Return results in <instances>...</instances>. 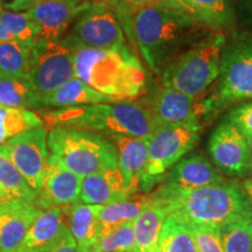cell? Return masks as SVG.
<instances>
[{"label": "cell", "instance_id": "cell-1", "mask_svg": "<svg viewBox=\"0 0 252 252\" xmlns=\"http://www.w3.org/2000/svg\"><path fill=\"white\" fill-rule=\"evenodd\" d=\"M145 63L160 75L179 54L202 39L207 30L187 13L160 4L138 9L123 24Z\"/></svg>", "mask_w": 252, "mask_h": 252}, {"label": "cell", "instance_id": "cell-2", "mask_svg": "<svg viewBox=\"0 0 252 252\" xmlns=\"http://www.w3.org/2000/svg\"><path fill=\"white\" fill-rule=\"evenodd\" d=\"M150 194L153 203L165 208L168 216L187 226L220 229L252 214V203L241 184L235 180L195 189H178L160 184Z\"/></svg>", "mask_w": 252, "mask_h": 252}, {"label": "cell", "instance_id": "cell-3", "mask_svg": "<svg viewBox=\"0 0 252 252\" xmlns=\"http://www.w3.org/2000/svg\"><path fill=\"white\" fill-rule=\"evenodd\" d=\"M75 77L115 100L138 98L147 89L143 63L127 45L71 50Z\"/></svg>", "mask_w": 252, "mask_h": 252}, {"label": "cell", "instance_id": "cell-4", "mask_svg": "<svg viewBox=\"0 0 252 252\" xmlns=\"http://www.w3.org/2000/svg\"><path fill=\"white\" fill-rule=\"evenodd\" d=\"M41 119L52 128H77L105 137L126 135L147 139L158 128L146 105L137 100L53 109L43 112Z\"/></svg>", "mask_w": 252, "mask_h": 252}, {"label": "cell", "instance_id": "cell-5", "mask_svg": "<svg viewBox=\"0 0 252 252\" xmlns=\"http://www.w3.org/2000/svg\"><path fill=\"white\" fill-rule=\"evenodd\" d=\"M217 78L215 91L197 105V111L207 119L252 100V34H242L225 42Z\"/></svg>", "mask_w": 252, "mask_h": 252}, {"label": "cell", "instance_id": "cell-6", "mask_svg": "<svg viewBox=\"0 0 252 252\" xmlns=\"http://www.w3.org/2000/svg\"><path fill=\"white\" fill-rule=\"evenodd\" d=\"M226 42L224 34L206 35L189 47L163 69L161 84L196 99L219 77Z\"/></svg>", "mask_w": 252, "mask_h": 252}, {"label": "cell", "instance_id": "cell-7", "mask_svg": "<svg viewBox=\"0 0 252 252\" xmlns=\"http://www.w3.org/2000/svg\"><path fill=\"white\" fill-rule=\"evenodd\" d=\"M50 154L80 178L118 167L115 145L108 137L69 127H54L48 132Z\"/></svg>", "mask_w": 252, "mask_h": 252}, {"label": "cell", "instance_id": "cell-8", "mask_svg": "<svg viewBox=\"0 0 252 252\" xmlns=\"http://www.w3.org/2000/svg\"><path fill=\"white\" fill-rule=\"evenodd\" d=\"M202 131L198 117L158 127L147 138V162L140 191H150L154 186L161 184L166 173L194 149Z\"/></svg>", "mask_w": 252, "mask_h": 252}, {"label": "cell", "instance_id": "cell-9", "mask_svg": "<svg viewBox=\"0 0 252 252\" xmlns=\"http://www.w3.org/2000/svg\"><path fill=\"white\" fill-rule=\"evenodd\" d=\"M68 49H110L126 45L125 34L113 8L105 0H94L61 41Z\"/></svg>", "mask_w": 252, "mask_h": 252}, {"label": "cell", "instance_id": "cell-10", "mask_svg": "<svg viewBox=\"0 0 252 252\" xmlns=\"http://www.w3.org/2000/svg\"><path fill=\"white\" fill-rule=\"evenodd\" d=\"M75 77L72 52L61 41L39 37L32 45L27 81L41 96Z\"/></svg>", "mask_w": 252, "mask_h": 252}, {"label": "cell", "instance_id": "cell-11", "mask_svg": "<svg viewBox=\"0 0 252 252\" xmlns=\"http://www.w3.org/2000/svg\"><path fill=\"white\" fill-rule=\"evenodd\" d=\"M48 131L43 127L24 132L2 144L12 162L33 190L41 187L48 160Z\"/></svg>", "mask_w": 252, "mask_h": 252}, {"label": "cell", "instance_id": "cell-12", "mask_svg": "<svg viewBox=\"0 0 252 252\" xmlns=\"http://www.w3.org/2000/svg\"><path fill=\"white\" fill-rule=\"evenodd\" d=\"M208 150L214 165L222 174L236 178L249 174L250 144L226 118L220 121L210 135Z\"/></svg>", "mask_w": 252, "mask_h": 252}, {"label": "cell", "instance_id": "cell-13", "mask_svg": "<svg viewBox=\"0 0 252 252\" xmlns=\"http://www.w3.org/2000/svg\"><path fill=\"white\" fill-rule=\"evenodd\" d=\"M82 178L69 171L53 154H49L41 187L36 191L35 206L40 209L67 208L80 202Z\"/></svg>", "mask_w": 252, "mask_h": 252}, {"label": "cell", "instance_id": "cell-14", "mask_svg": "<svg viewBox=\"0 0 252 252\" xmlns=\"http://www.w3.org/2000/svg\"><path fill=\"white\" fill-rule=\"evenodd\" d=\"M94 0H49L26 11L28 17L40 27L41 36L48 41L60 39L93 4Z\"/></svg>", "mask_w": 252, "mask_h": 252}, {"label": "cell", "instance_id": "cell-15", "mask_svg": "<svg viewBox=\"0 0 252 252\" xmlns=\"http://www.w3.org/2000/svg\"><path fill=\"white\" fill-rule=\"evenodd\" d=\"M69 234L64 208L42 209L15 252H48Z\"/></svg>", "mask_w": 252, "mask_h": 252}, {"label": "cell", "instance_id": "cell-16", "mask_svg": "<svg viewBox=\"0 0 252 252\" xmlns=\"http://www.w3.org/2000/svg\"><path fill=\"white\" fill-rule=\"evenodd\" d=\"M143 103L149 109L158 127L180 124L198 117L195 98L162 84L154 89Z\"/></svg>", "mask_w": 252, "mask_h": 252}, {"label": "cell", "instance_id": "cell-17", "mask_svg": "<svg viewBox=\"0 0 252 252\" xmlns=\"http://www.w3.org/2000/svg\"><path fill=\"white\" fill-rule=\"evenodd\" d=\"M41 210L34 203L18 198L0 204V249L2 252L18 250Z\"/></svg>", "mask_w": 252, "mask_h": 252}, {"label": "cell", "instance_id": "cell-18", "mask_svg": "<svg viewBox=\"0 0 252 252\" xmlns=\"http://www.w3.org/2000/svg\"><path fill=\"white\" fill-rule=\"evenodd\" d=\"M226 179L202 154L185 157L166 173L161 184L178 189H195L219 185Z\"/></svg>", "mask_w": 252, "mask_h": 252}, {"label": "cell", "instance_id": "cell-19", "mask_svg": "<svg viewBox=\"0 0 252 252\" xmlns=\"http://www.w3.org/2000/svg\"><path fill=\"white\" fill-rule=\"evenodd\" d=\"M132 196L118 167L94 173L82 179L80 202L108 206Z\"/></svg>", "mask_w": 252, "mask_h": 252}, {"label": "cell", "instance_id": "cell-20", "mask_svg": "<svg viewBox=\"0 0 252 252\" xmlns=\"http://www.w3.org/2000/svg\"><path fill=\"white\" fill-rule=\"evenodd\" d=\"M117 150L118 168L124 176L131 195L140 191L145 167L147 162V139L111 135L108 137Z\"/></svg>", "mask_w": 252, "mask_h": 252}, {"label": "cell", "instance_id": "cell-21", "mask_svg": "<svg viewBox=\"0 0 252 252\" xmlns=\"http://www.w3.org/2000/svg\"><path fill=\"white\" fill-rule=\"evenodd\" d=\"M102 206L77 202L64 208L68 229L78 252H91L100 237L99 212Z\"/></svg>", "mask_w": 252, "mask_h": 252}, {"label": "cell", "instance_id": "cell-22", "mask_svg": "<svg viewBox=\"0 0 252 252\" xmlns=\"http://www.w3.org/2000/svg\"><path fill=\"white\" fill-rule=\"evenodd\" d=\"M189 14L208 32L224 34L234 26V0H187Z\"/></svg>", "mask_w": 252, "mask_h": 252}, {"label": "cell", "instance_id": "cell-23", "mask_svg": "<svg viewBox=\"0 0 252 252\" xmlns=\"http://www.w3.org/2000/svg\"><path fill=\"white\" fill-rule=\"evenodd\" d=\"M118 102L105 94H99L86 83L74 77L52 93L43 94L42 106L50 109L71 108V106L90 105V104Z\"/></svg>", "mask_w": 252, "mask_h": 252}, {"label": "cell", "instance_id": "cell-24", "mask_svg": "<svg viewBox=\"0 0 252 252\" xmlns=\"http://www.w3.org/2000/svg\"><path fill=\"white\" fill-rule=\"evenodd\" d=\"M152 204L151 194L132 195L125 200L102 206L99 212L100 237L119 226L133 223L146 208ZM99 237V238H100Z\"/></svg>", "mask_w": 252, "mask_h": 252}, {"label": "cell", "instance_id": "cell-25", "mask_svg": "<svg viewBox=\"0 0 252 252\" xmlns=\"http://www.w3.org/2000/svg\"><path fill=\"white\" fill-rule=\"evenodd\" d=\"M152 197V196H151ZM168 213L165 208L153 203L132 223L135 251L159 252V237Z\"/></svg>", "mask_w": 252, "mask_h": 252}, {"label": "cell", "instance_id": "cell-26", "mask_svg": "<svg viewBox=\"0 0 252 252\" xmlns=\"http://www.w3.org/2000/svg\"><path fill=\"white\" fill-rule=\"evenodd\" d=\"M0 105L13 109H43L42 96L27 80L0 77Z\"/></svg>", "mask_w": 252, "mask_h": 252}, {"label": "cell", "instance_id": "cell-27", "mask_svg": "<svg viewBox=\"0 0 252 252\" xmlns=\"http://www.w3.org/2000/svg\"><path fill=\"white\" fill-rule=\"evenodd\" d=\"M33 42H0V77L27 80Z\"/></svg>", "mask_w": 252, "mask_h": 252}, {"label": "cell", "instance_id": "cell-28", "mask_svg": "<svg viewBox=\"0 0 252 252\" xmlns=\"http://www.w3.org/2000/svg\"><path fill=\"white\" fill-rule=\"evenodd\" d=\"M41 36L40 27L26 12H0V42H33Z\"/></svg>", "mask_w": 252, "mask_h": 252}, {"label": "cell", "instance_id": "cell-29", "mask_svg": "<svg viewBox=\"0 0 252 252\" xmlns=\"http://www.w3.org/2000/svg\"><path fill=\"white\" fill-rule=\"evenodd\" d=\"M39 127H43L42 119L32 110L0 105V145L15 135Z\"/></svg>", "mask_w": 252, "mask_h": 252}, {"label": "cell", "instance_id": "cell-30", "mask_svg": "<svg viewBox=\"0 0 252 252\" xmlns=\"http://www.w3.org/2000/svg\"><path fill=\"white\" fill-rule=\"evenodd\" d=\"M159 252H198L194 236L187 225L167 216L159 237Z\"/></svg>", "mask_w": 252, "mask_h": 252}, {"label": "cell", "instance_id": "cell-31", "mask_svg": "<svg viewBox=\"0 0 252 252\" xmlns=\"http://www.w3.org/2000/svg\"><path fill=\"white\" fill-rule=\"evenodd\" d=\"M0 184L13 198L35 204L36 191L30 187L12 162L4 145H0Z\"/></svg>", "mask_w": 252, "mask_h": 252}, {"label": "cell", "instance_id": "cell-32", "mask_svg": "<svg viewBox=\"0 0 252 252\" xmlns=\"http://www.w3.org/2000/svg\"><path fill=\"white\" fill-rule=\"evenodd\" d=\"M220 232L224 252H251L252 214L222 226Z\"/></svg>", "mask_w": 252, "mask_h": 252}, {"label": "cell", "instance_id": "cell-33", "mask_svg": "<svg viewBox=\"0 0 252 252\" xmlns=\"http://www.w3.org/2000/svg\"><path fill=\"white\" fill-rule=\"evenodd\" d=\"M135 251L132 223L122 225L98 239L91 252H133Z\"/></svg>", "mask_w": 252, "mask_h": 252}, {"label": "cell", "instance_id": "cell-34", "mask_svg": "<svg viewBox=\"0 0 252 252\" xmlns=\"http://www.w3.org/2000/svg\"><path fill=\"white\" fill-rule=\"evenodd\" d=\"M194 236L198 252H224L220 229L206 226H188Z\"/></svg>", "mask_w": 252, "mask_h": 252}, {"label": "cell", "instance_id": "cell-35", "mask_svg": "<svg viewBox=\"0 0 252 252\" xmlns=\"http://www.w3.org/2000/svg\"><path fill=\"white\" fill-rule=\"evenodd\" d=\"M226 119L237 127L247 138L249 144H252V100L241 103L231 109L226 115Z\"/></svg>", "mask_w": 252, "mask_h": 252}, {"label": "cell", "instance_id": "cell-36", "mask_svg": "<svg viewBox=\"0 0 252 252\" xmlns=\"http://www.w3.org/2000/svg\"><path fill=\"white\" fill-rule=\"evenodd\" d=\"M113 8L119 23L123 25L138 9L160 4L162 0H105Z\"/></svg>", "mask_w": 252, "mask_h": 252}, {"label": "cell", "instance_id": "cell-37", "mask_svg": "<svg viewBox=\"0 0 252 252\" xmlns=\"http://www.w3.org/2000/svg\"><path fill=\"white\" fill-rule=\"evenodd\" d=\"M236 14L242 23L252 26V0H237Z\"/></svg>", "mask_w": 252, "mask_h": 252}, {"label": "cell", "instance_id": "cell-38", "mask_svg": "<svg viewBox=\"0 0 252 252\" xmlns=\"http://www.w3.org/2000/svg\"><path fill=\"white\" fill-rule=\"evenodd\" d=\"M45 1H49V0H13V1L6 4V7L12 12L28 11V9L33 7V6Z\"/></svg>", "mask_w": 252, "mask_h": 252}, {"label": "cell", "instance_id": "cell-39", "mask_svg": "<svg viewBox=\"0 0 252 252\" xmlns=\"http://www.w3.org/2000/svg\"><path fill=\"white\" fill-rule=\"evenodd\" d=\"M48 252H78L76 243H75L74 238L71 237L70 232L63 238V241L59 245H56L54 249Z\"/></svg>", "mask_w": 252, "mask_h": 252}, {"label": "cell", "instance_id": "cell-40", "mask_svg": "<svg viewBox=\"0 0 252 252\" xmlns=\"http://www.w3.org/2000/svg\"><path fill=\"white\" fill-rule=\"evenodd\" d=\"M161 4L168 6V7L178 9V11L184 12V13L189 14L187 0H162ZM189 15H190V14H189Z\"/></svg>", "mask_w": 252, "mask_h": 252}, {"label": "cell", "instance_id": "cell-41", "mask_svg": "<svg viewBox=\"0 0 252 252\" xmlns=\"http://www.w3.org/2000/svg\"><path fill=\"white\" fill-rule=\"evenodd\" d=\"M241 186L242 188H243L245 195H247L249 200H250V202L252 203V176L244 179V180L242 181Z\"/></svg>", "mask_w": 252, "mask_h": 252}, {"label": "cell", "instance_id": "cell-42", "mask_svg": "<svg viewBox=\"0 0 252 252\" xmlns=\"http://www.w3.org/2000/svg\"><path fill=\"white\" fill-rule=\"evenodd\" d=\"M12 198L13 197H12L11 195L6 191V189L2 187L1 184H0V204L4 203V202H7V201L12 200Z\"/></svg>", "mask_w": 252, "mask_h": 252}, {"label": "cell", "instance_id": "cell-43", "mask_svg": "<svg viewBox=\"0 0 252 252\" xmlns=\"http://www.w3.org/2000/svg\"><path fill=\"white\" fill-rule=\"evenodd\" d=\"M249 174H252V144L250 145V162H249Z\"/></svg>", "mask_w": 252, "mask_h": 252}, {"label": "cell", "instance_id": "cell-44", "mask_svg": "<svg viewBox=\"0 0 252 252\" xmlns=\"http://www.w3.org/2000/svg\"><path fill=\"white\" fill-rule=\"evenodd\" d=\"M0 252H2V251H1V249H0Z\"/></svg>", "mask_w": 252, "mask_h": 252}, {"label": "cell", "instance_id": "cell-45", "mask_svg": "<svg viewBox=\"0 0 252 252\" xmlns=\"http://www.w3.org/2000/svg\"><path fill=\"white\" fill-rule=\"evenodd\" d=\"M133 252H138V251H133Z\"/></svg>", "mask_w": 252, "mask_h": 252}, {"label": "cell", "instance_id": "cell-46", "mask_svg": "<svg viewBox=\"0 0 252 252\" xmlns=\"http://www.w3.org/2000/svg\"><path fill=\"white\" fill-rule=\"evenodd\" d=\"M251 252H252V250H251Z\"/></svg>", "mask_w": 252, "mask_h": 252}, {"label": "cell", "instance_id": "cell-47", "mask_svg": "<svg viewBox=\"0 0 252 252\" xmlns=\"http://www.w3.org/2000/svg\"><path fill=\"white\" fill-rule=\"evenodd\" d=\"M0 12H1V11H0Z\"/></svg>", "mask_w": 252, "mask_h": 252}]
</instances>
